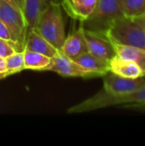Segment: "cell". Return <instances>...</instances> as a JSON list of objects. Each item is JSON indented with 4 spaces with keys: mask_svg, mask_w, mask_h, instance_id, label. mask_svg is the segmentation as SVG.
Here are the masks:
<instances>
[{
    "mask_svg": "<svg viewBox=\"0 0 145 146\" xmlns=\"http://www.w3.org/2000/svg\"><path fill=\"white\" fill-rule=\"evenodd\" d=\"M145 32V13L144 15H140V16H138V17H135V18H132Z\"/></svg>",
    "mask_w": 145,
    "mask_h": 146,
    "instance_id": "cb8c5ba5",
    "label": "cell"
},
{
    "mask_svg": "<svg viewBox=\"0 0 145 146\" xmlns=\"http://www.w3.org/2000/svg\"><path fill=\"white\" fill-rule=\"evenodd\" d=\"M105 35L112 42L145 50V32L132 18L117 20Z\"/></svg>",
    "mask_w": 145,
    "mask_h": 146,
    "instance_id": "277c9868",
    "label": "cell"
},
{
    "mask_svg": "<svg viewBox=\"0 0 145 146\" xmlns=\"http://www.w3.org/2000/svg\"><path fill=\"white\" fill-rule=\"evenodd\" d=\"M0 38L12 41V38H11V35L8 27L1 20H0Z\"/></svg>",
    "mask_w": 145,
    "mask_h": 146,
    "instance_id": "ffe728a7",
    "label": "cell"
},
{
    "mask_svg": "<svg viewBox=\"0 0 145 146\" xmlns=\"http://www.w3.org/2000/svg\"><path fill=\"white\" fill-rule=\"evenodd\" d=\"M83 68L91 73L94 77H103L109 72V62L100 59L89 51L83 53L77 58L73 59Z\"/></svg>",
    "mask_w": 145,
    "mask_h": 146,
    "instance_id": "4fadbf2b",
    "label": "cell"
},
{
    "mask_svg": "<svg viewBox=\"0 0 145 146\" xmlns=\"http://www.w3.org/2000/svg\"><path fill=\"white\" fill-rule=\"evenodd\" d=\"M112 43L117 56L122 59L133 61L145 71V50L134 46L117 44L115 42Z\"/></svg>",
    "mask_w": 145,
    "mask_h": 146,
    "instance_id": "9a60e30c",
    "label": "cell"
},
{
    "mask_svg": "<svg viewBox=\"0 0 145 146\" xmlns=\"http://www.w3.org/2000/svg\"><path fill=\"white\" fill-rule=\"evenodd\" d=\"M124 16L121 0H97L91 14L80 23L85 31L105 35L112 25Z\"/></svg>",
    "mask_w": 145,
    "mask_h": 146,
    "instance_id": "6da1fadb",
    "label": "cell"
},
{
    "mask_svg": "<svg viewBox=\"0 0 145 146\" xmlns=\"http://www.w3.org/2000/svg\"><path fill=\"white\" fill-rule=\"evenodd\" d=\"M17 51L20 50L15 42L0 38V57L6 58Z\"/></svg>",
    "mask_w": 145,
    "mask_h": 146,
    "instance_id": "d6986e66",
    "label": "cell"
},
{
    "mask_svg": "<svg viewBox=\"0 0 145 146\" xmlns=\"http://www.w3.org/2000/svg\"><path fill=\"white\" fill-rule=\"evenodd\" d=\"M23 52H24L25 69L42 71L50 62V57L42 55L40 53L31 51L26 49H24Z\"/></svg>",
    "mask_w": 145,
    "mask_h": 146,
    "instance_id": "2e32d148",
    "label": "cell"
},
{
    "mask_svg": "<svg viewBox=\"0 0 145 146\" xmlns=\"http://www.w3.org/2000/svg\"><path fill=\"white\" fill-rule=\"evenodd\" d=\"M42 71H52L64 77L95 78L94 75L83 68L73 59L69 58L61 50L50 58V62Z\"/></svg>",
    "mask_w": 145,
    "mask_h": 146,
    "instance_id": "52a82bcc",
    "label": "cell"
},
{
    "mask_svg": "<svg viewBox=\"0 0 145 146\" xmlns=\"http://www.w3.org/2000/svg\"><path fill=\"white\" fill-rule=\"evenodd\" d=\"M0 20L8 27L12 41L17 44L20 51H23L28 31L23 12L7 1L0 0Z\"/></svg>",
    "mask_w": 145,
    "mask_h": 146,
    "instance_id": "5b68a950",
    "label": "cell"
},
{
    "mask_svg": "<svg viewBox=\"0 0 145 146\" xmlns=\"http://www.w3.org/2000/svg\"><path fill=\"white\" fill-rule=\"evenodd\" d=\"M8 3H9L10 4H12L13 6H15V8H17L18 9H20L21 11L23 12L24 9V0H5Z\"/></svg>",
    "mask_w": 145,
    "mask_h": 146,
    "instance_id": "7402d4cb",
    "label": "cell"
},
{
    "mask_svg": "<svg viewBox=\"0 0 145 146\" xmlns=\"http://www.w3.org/2000/svg\"><path fill=\"white\" fill-rule=\"evenodd\" d=\"M7 72L11 75L25 70L24 52L17 51L5 58Z\"/></svg>",
    "mask_w": 145,
    "mask_h": 146,
    "instance_id": "ac0fdd59",
    "label": "cell"
},
{
    "mask_svg": "<svg viewBox=\"0 0 145 146\" xmlns=\"http://www.w3.org/2000/svg\"><path fill=\"white\" fill-rule=\"evenodd\" d=\"M124 15L135 18L145 13V0H121Z\"/></svg>",
    "mask_w": 145,
    "mask_h": 146,
    "instance_id": "e0dca14e",
    "label": "cell"
},
{
    "mask_svg": "<svg viewBox=\"0 0 145 146\" xmlns=\"http://www.w3.org/2000/svg\"><path fill=\"white\" fill-rule=\"evenodd\" d=\"M145 86V76L132 79L108 72L103 76V87L100 91L109 96L128 94Z\"/></svg>",
    "mask_w": 145,
    "mask_h": 146,
    "instance_id": "8992f818",
    "label": "cell"
},
{
    "mask_svg": "<svg viewBox=\"0 0 145 146\" xmlns=\"http://www.w3.org/2000/svg\"><path fill=\"white\" fill-rule=\"evenodd\" d=\"M110 72L125 78L136 79L145 76L144 71L139 65L131 60H126L115 56L109 61Z\"/></svg>",
    "mask_w": 145,
    "mask_h": 146,
    "instance_id": "8fae6325",
    "label": "cell"
},
{
    "mask_svg": "<svg viewBox=\"0 0 145 146\" xmlns=\"http://www.w3.org/2000/svg\"><path fill=\"white\" fill-rule=\"evenodd\" d=\"M24 49L37 53H40L50 58L53 57L58 51V49H56L51 44H50L35 30L27 31Z\"/></svg>",
    "mask_w": 145,
    "mask_h": 146,
    "instance_id": "5bb4252c",
    "label": "cell"
},
{
    "mask_svg": "<svg viewBox=\"0 0 145 146\" xmlns=\"http://www.w3.org/2000/svg\"><path fill=\"white\" fill-rule=\"evenodd\" d=\"M9 75H10V74L7 72L6 63H5V58L0 57V76L3 79H4V78L8 77Z\"/></svg>",
    "mask_w": 145,
    "mask_h": 146,
    "instance_id": "44dd1931",
    "label": "cell"
},
{
    "mask_svg": "<svg viewBox=\"0 0 145 146\" xmlns=\"http://www.w3.org/2000/svg\"><path fill=\"white\" fill-rule=\"evenodd\" d=\"M85 38L88 47V51L93 56L109 62L116 56L113 43L106 35L98 34L84 30Z\"/></svg>",
    "mask_w": 145,
    "mask_h": 146,
    "instance_id": "ba28073f",
    "label": "cell"
},
{
    "mask_svg": "<svg viewBox=\"0 0 145 146\" xmlns=\"http://www.w3.org/2000/svg\"><path fill=\"white\" fill-rule=\"evenodd\" d=\"M33 30L54 47L61 50L66 38L61 3H50L40 15Z\"/></svg>",
    "mask_w": 145,
    "mask_h": 146,
    "instance_id": "7a4b0ae2",
    "label": "cell"
},
{
    "mask_svg": "<svg viewBox=\"0 0 145 146\" xmlns=\"http://www.w3.org/2000/svg\"><path fill=\"white\" fill-rule=\"evenodd\" d=\"M97 0H62L61 6L68 16L83 21L93 11Z\"/></svg>",
    "mask_w": 145,
    "mask_h": 146,
    "instance_id": "30bf717a",
    "label": "cell"
},
{
    "mask_svg": "<svg viewBox=\"0 0 145 146\" xmlns=\"http://www.w3.org/2000/svg\"><path fill=\"white\" fill-rule=\"evenodd\" d=\"M124 108L126 109H131L134 110H138V111H145V104H129L123 106Z\"/></svg>",
    "mask_w": 145,
    "mask_h": 146,
    "instance_id": "603a6c76",
    "label": "cell"
},
{
    "mask_svg": "<svg viewBox=\"0 0 145 146\" xmlns=\"http://www.w3.org/2000/svg\"><path fill=\"white\" fill-rule=\"evenodd\" d=\"M2 79H3V78H2V77H1V76H0V80H2Z\"/></svg>",
    "mask_w": 145,
    "mask_h": 146,
    "instance_id": "d4e9b609",
    "label": "cell"
},
{
    "mask_svg": "<svg viewBox=\"0 0 145 146\" xmlns=\"http://www.w3.org/2000/svg\"><path fill=\"white\" fill-rule=\"evenodd\" d=\"M145 104V86L131 93L117 96H109L98 92L91 98L81 102L80 104L73 106L68 110V114H78L93 111L99 109H103L115 105H129Z\"/></svg>",
    "mask_w": 145,
    "mask_h": 146,
    "instance_id": "3957f363",
    "label": "cell"
},
{
    "mask_svg": "<svg viewBox=\"0 0 145 146\" xmlns=\"http://www.w3.org/2000/svg\"><path fill=\"white\" fill-rule=\"evenodd\" d=\"M61 50L71 59H75L83 53L88 51L84 34V28L81 23L76 30L65 38Z\"/></svg>",
    "mask_w": 145,
    "mask_h": 146,
    "instance_id": "9c48e42d",
    "label": "cell"
},
{
    "mask_svg": "<svg viewBox=\"0 0 145 146\" xmlns=\"http://www.w3.org/2000/svg\"><path fill=\"white\" fill-rule=\"evenodd\" d=\"M62 0H24L23 15L28 30H33L42 12L52 3H61Z\"/></svg>",
    "mask_w": 145,
    "mask_h": 146,
    "instance_id": "7c38bea8",
    "label": "cell"
}]
</instances>
